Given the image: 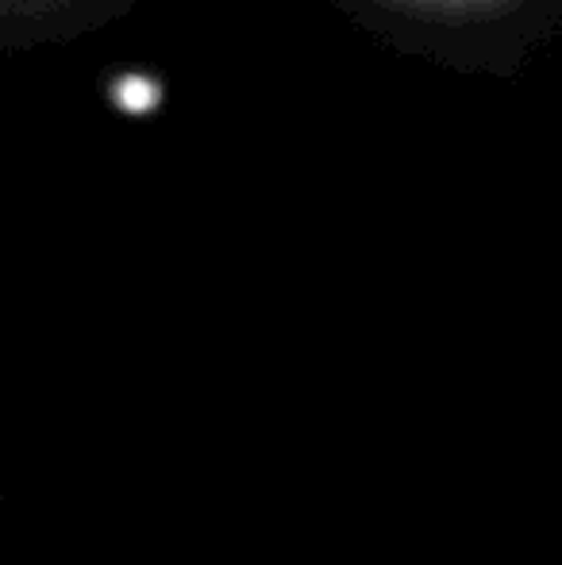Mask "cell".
I'll return each mask as SVG.
<instances>
[]
</instances>
